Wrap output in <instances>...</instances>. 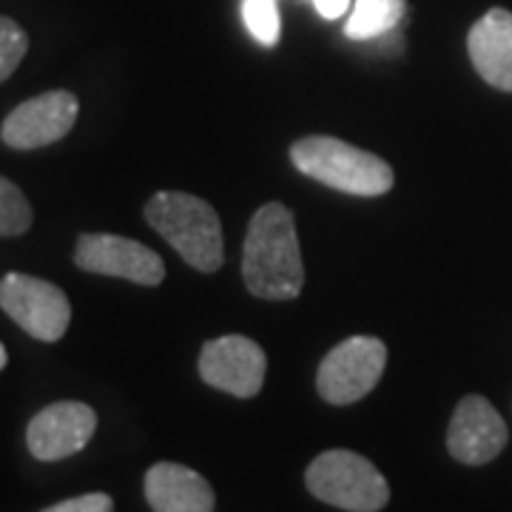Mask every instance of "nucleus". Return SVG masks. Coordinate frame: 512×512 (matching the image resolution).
<instances>
[{
  "mask_svg": "<svg viewBox=\"0 0 512 512\" xmlns=\"http://www.w3.org/2000/svg\"><path fill=\"white\" fill-rule=\"evenodd\" d=\"M467 52L484 83L512 92V12L490 9L476 20L467 35Z\"/></svg>",
  "mask_w": 512,
  "mask_h": 512,
  "instance_id": "12",
  "label": "nucleus"
},
{
  "mask_svg": "<svg viewBox=\"0 0 512 512\" xmlns=\"http://www.w3.org/2000/svg\"><path fill=\"white\" fill-rule=\"evenodd\" d=\"M77 111H80V103L72 92L40 94L20 103L18 109L3 120L0 137L6 146L20 148V151L52 146L72 131Z\"/></svg>",
  "mask_w": 512,
  "mask_h": 512,
  "instance_id": "9",
  "label": "nucleus"
},
{
  "mask_svg": "<svg viewBox=\"0 0 512 512\" xmlns=\"http://www.w3.org/2000/svg\"><path fill=\"white\" fill-rule=\"evenodd\" d=\"M43 512H114V501L106 493H89L80 495V498H69V501H60L55 507Z\"/></svg>",
  "mask_w": 512,
  "mask_h": 512,
  "instance_id": "18",
  "label": "nucleus"
},
{
  "mask_svg": "<svg viewBox=\"0 0 512 512\" xmlns=\"http://www.w3.org/2000/svg\"><path fill=\"white\" fill-rule=\"evenodd\" d=\"M305 484L319 501L345 512H379L390 501V487L376 464L350 450H328L313 458Z\"/></svg>",
  "mask_w": 512,
  "mask_h": 512,
  "instance_id": "4",
  "label": "nucleus"
},
{
  "mask_svg": "<svg viewBox=\"0 0 512 512\" xmlns=\"http://www.w3.org/2000/svg\"><path fill=\"white\" fill-rule=\"evenodd\" d=\"M268 359L265 350L248 336H222L205 342L200 353L202 382L231 393L237 399H254L265 382Z\"/></svg>",
  "mask_w": 512,
  "mask_h": 512,
  "instance_id": "8",
  "label": "nucleus"
},
{
  "mask_svg": "<svg viewBox=\"0 0 512 512\" xmlns=\"http://www.w3.org/2000/svg\"><path fill=\"white\" fill-rule=\"evenodd\" d=\"M242 20L256 43L271 49L282 37V18L276 0H242Z\"/></svg>",
  "mask_w": 512,
  "mask_h": 512,
  "instance_id": "15",
  "label": "nucleus"
},
{
  "mask_svg": "<svg viewBox=\"0 0 512 512\" xmlns=\"http://www.w3.org/2000/svg\"><path fill=\"white\" fill-rule=\"evenodd\" d=\"M146 501L154 512H214L211 484L174 461H160L148 470Z\"/></svg>",
  "mask_w": 512,
  "mask_h": 512,
  "instance_id": "13",
  "label": "nucleus"
},
{
  "mask_svg": "<svg viewBox=\"0 0 512 512\" xmlns=\"http://www.w3.org/2000/svg\"><path fill=\"white\" fill-rule=\"evenodd\" d=\"M97 430V416L89 404L57 402L29 421L26 444L37 461H60L80 453Z\"/></svg>",
  "mask_w": 512,
  "mask_h": 512,
  "instance_id": "11",
  "label": "nucleus"
},
{
  "mask_svg": "<svg viewBox=\"0 0 512 512\" xmlns=\"http://www.w3.org/2000/svg\"><path fill=\"white\" fill-rule=\"evenodd\" d=\"M146 222L202 274L220 271L225 262L222 225L217 211L185 191H160L146 205Z\"/></svg>",
  "mask_w": 512,
  "mask_h": 512,
  "instance_id": "2",
  "label": "nucleus"
},
{
  "mask_svg": "<svg viewBox=\"0 0 512 512\" xmlns=\"http://www.w3.org/2000/svg\"><path fill=\"white\" fill-rule=\"evenodd\" d=\"M32 228V205L18 185L0 177V237H18Z\"/></svg>",
  "mask_w": 512,
  "mask_h": 512,
  "instance_id": "16",
  "label": "nucleus"
},
{
  "mask_svg": "<svg viewBox=\"0 0 512 512\" xmlns=\"http://www.w3.org/2000/svg\"><path fill=\"white\" fill-rule=\"evenodd\" d=\"M507 439V424L484 396H464L458 402L447 430V450L456 461L470 467L490 464L507 447Z\"/></svg>",
  "mask_w": 512,
  "mask_h": 512,
  "instance_id": "10",
  "label": "nucleus"
},
{
  "mask_svg": "<svg viewBox=\"0 0 512 512\" xmlns=\"http://www.w3.org/2000/svg\"><path fill=\"white\" fill-rule=\"evenodd\" d=\"M77 268L100 276H117L137 285H160L165 279L163 256L137 239L117 234H83L74 248Z\"/></svg>",
  "mask_w": 512,
  "mask_h": 512,
  "instance_id": "7",
  "label": "nucleus"
},
{
  "mask_svg": "<svg viewBox=\"0 0 512 512\" xmlns=\"http://www.w3.org/2000/svg\"><path fill=\"white\" fill-rule=\"evenodd\" d=\"M0 308L40 342H57L72 322L69 296L57 285L37 279V276H3L0 279Z\"/></svg>",
  "mask_w": 512,
  "mask_h": 512,
  "instance_id": "6",
  "label": "nucleus"
},
{
  "mask_svg": "<svg viewBox=\"0 0 512 512\" xmlns=\"http://www.w3.org/2000/svg\"><path fill=\"white\" fill-rule=\"evenodd\" d=\"M387 365V348L376 336H350L322 359L316 390L328 404H353L379 384Z\"/></svg>",
  "mask_w": 512,
  "mask_h": 512,
  "instance_id": "5",
  "label": "nucleus"
},
{
  "mask_svg": "<svg viewBox=\"0 0 512 512\" xmlns=\"http://www.w3.org/2000/svg\"><path fill=\"white\" fill-rule=\"evenodd\" d=\"M407 3L404 0H356L350 6L345 35L359 43H373L376 37L399 29Z\"/></svg>",
  "mask_w": 512,
  "mask_h": 512,
  "instance_id": "14",
  "label": "nucleus"
},
{
  "mask_svg": "<svg viewBox=\"0 0 512 512\" xmlns=\"http://www.w3.org/2000/svg\"><path fill=\"white\" fill-rule=\"evenodd\" d=\"M29 37L12 18H0V83L15 72L26 57Z\"/></svg>",
  "mask_w": 512,
  "mask_h": 512,
  "instance_id": "17",
  "label": "nucleus"
},
{
  "mask_svg": "<svg viewBox=\"0 0 512 512\" xmlns=\"http://www.w3.org/2000/svg\"><path fill=\"white\" fill-rule=\"evenodd\" d=\"M6 362H9V356H6V348H3V345H0V370H3V367H6Z\"/></svg>",
  "mask_w": 512,
  "mask_h": 512,
  "instance_id": "20",
  "label": "nucleus"
},
{
  "mask_svg": "<svg viewBox=\"0 0 512 512\" xmlns=\"http://www.w3.org/2000/svg\"><path fill=\"white\" fill-rule=\"evenodd\" d=\"M293 165L328 188L356 194V197H382L393 188V168L382 157L336 140V137H302L291 146Z\"/></svg>",
  "mask_w": 512,
  "mask_h": 512,
  "instance_id": "3",
  "label": "nucleus"
},
{
  "mask_svg": "<svg viewBox=\"0 0 512 512\" xmlns=\"http://www.w3.org/2000/svg\"><path fill=\"white\" fill-rule=\"evenodd\" d=\"M313 6L325 20H339L350 9V0H313Z\"/></svg>",
  "mask_w": 512,
  "mask_h": 512,
  "instance_id": "19",
  "label": "nucleus"
},
{
  "mask_svg": "<svg viewBox=\"0 0 512 512\" xmlns=\"http://www.w3.org/2000/svg\"><path fill=\"white\" fill-rule=\"evenodd\" d=\"M245 288L271 302L296 299L305 288V268L293 214L282 202H268L254 214L242 248Z\"/></svg>",
  "mask_w": 512,
  "mask_h": 512,
  "instance_id": "1",
  "label": "nucleus"
}]
</instances>
